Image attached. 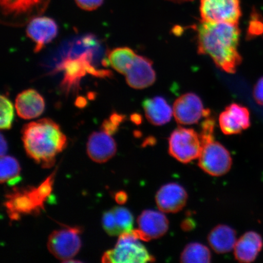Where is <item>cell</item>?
Wrapping results in <instances>:
<instances>
[{
    "mask_svg": "<svg viewBox=\"0 0 263 263\" xmlns=\"http://www.w3.org/2000/svg\"><path fill=\"white\" fill-rule=\"evenodd\" d=\"M127 193L123 191L118 192L115 196V200L120 205L124 204L127 202Z\"/></svg>",
    "mask_w": 263,
    "mask_h": 263,
    "instance_id": "d590c367",
    "label": "cell"
},
{
    "mask_svg": "<svg viewBox=\"0 0 263 263\" xmlns=\"http://www.w3.org/2000/svg\"><path fill=\"white\" fill-rule=\"evenodd\" d=\"M5 203L10 218L18 219L22 215L39 213L44 206L39 201L34 188L28 189H15L7 196Z\"/></svg>",
    "mask_w": 263,
    "mask_h": 263,
    "instance_id": "7c38bea8",
    "label": "cell"
},
{
    "mask_svg": "<svg viewBox=\"0 0 263 263\" xmlns=\"http://www.w3.org/2000/svg\"><path fill=\"white\" fill-rule=\"evenodd\" d=\"M202 21L238 24L241 16L239 0H200Z\"/></svg>",
    "mask_w": 263,
    "mask_h": 263,
    "instance_id": "ba28073f",
    "label": "cell"
},
{
    "mask_svg": "<svg viewBox=\"0 0 263 263\" xmlns=\"http://www.w3.org/2000/svg\"><path fill=\"white\" fill-rule=\"evenodd\" d=\"M187 200L186 191L177 183L164 185L158 191L156 196L158 208L164 213H175L181 211L186 205Z\"/></svg>",
    "mask_w": 263,
    "mask_h": 263,
    "instance_id": "5bb4252c",
    "label": "cell"
},
{
    "mask_svg": "<svg viewBox=\"0 0 263 263\" xmlns=\"http://www.w3.org/2000/svg\"><path fill=\"white\" fill-rule=\"evenodd\" d=\"M103 226L105 231L106 232L108 235L113 236L121 235V232L118 228L112 210L104 213Z\"/></svg>",
    "mask_w": 263,
    "mask_h": 263,
    "instance_id": "83f0119b",
    "label": "cell"
},
{
    "mask_svg": "<svg viewBox=\"0 0 263 263\" xmlns=\"http://www.w3.org/2000/svg\"><path fill=\"white\" fill-rule=\"evenodd\" d=\"M15 108L20 117L25 120H31L41 116L44 112L45 100L35 90H26L16 97Z\"/></svg>",
    "mask_w": 263,
    "mask_h": 263,
    "instance_id": "ac0fdd59",
    "label": "cell"
},
{
    "mask_svg": "<svg viewBox=\"0 0 263 263\" xmlns=\"http://www.w3.org/2000/svg\"><path fill=\"white\" fill-rule=\"evenodd\" d=\"M125 117H126L122 114L114 112L110 115L109 120L117 126L119 127L120 124L124 120Z\"/></svg>",
    "mask_w": 263,
    "mask_h": 263,
    "instance_id": "e575fe53",
    "label": "cell"
},
{
    "mask_svg": "<svg viewBox=\"0 0 263 263\" xmlns=\"http://www.w3.org/2000/svg\"><path fill=\"white\" fill-rule=\"evenodd\" d=\"M202 151L200 136L193 129L179 127L171 134L169 153L174 159L188 163L199 158Z\"/></svg>",
    "mask_w": 263,
    "mask_h": 263,
    "instance_id": "5b68a950",
    "label": "cell"
},
{
    "mask_svg": "<svg viewBox=\"0 0 263 263\" xmlns=\"http://www.w3.org/2000/svg\"><path fill=\"white\" fill-rule=\"evenodd\" d=\"M55 171L52 173L41 185H39L37 189H35L36 193L41 202L44 203L46 200L47 199L52 190V184L54 182Z\"/></svg>",
    "mask_w": 263,
    "mask_h": 263,
    "instance_id": "f546056e",
    "label": "cell"
},
{
    "mask_svg": "<svg viewBox=\"0 0 263 263\" xmlns=\"http://www.w3.org/2000/svg\"><path fill=\"white\" fill-rule=\"evenodd\" d=\"M137 55L133 49L126 47H119L108 51L107 59L108 64L115 70L125 75Z\"/></svg>",
    "mask_w": 263,
    "mask_h": 263,
    "instance_id": "7402d4cb",
    "label": "cell"
},
{
    "mask_svg": "<svg viewBox=\"0 0 263 263\" xmlns=\"http://www.w3.org/2000/svg\"><path fill=\"white\" fill-rule=\"evenodd\" d=\"M139 229L133 230L138 239L144 241L159 239L169 229V221L162 212L153 210H144L137 219Z\"/></svg>",
    "mask_w": 263,
    "mask_h": 263,
    "instance_id": "8fae6325",
    "label": "cell"
},
{
    "mask_svg": "<svg viewBox=\"0 0 263 263\" xmlns=\"http://www.w3.org/2000/svg\"><path fill=\"white\" fill-rule=\"evenodd\" d=\"M195 221L191 218H187L184 220L182 223H181V228L185 232H189L195 229Z\"/></svg>",
    "mask_w": 263,
    "mask_h": 263,
    "instance_id": "836d02e7",
    "label": "cell"
},
{
    "mask_svg": "<svg viewBox=\"0 0 263 263\" xmlns=\"http://www.w3.org/2000/svg\"><path fill=\"white\" fill-rule=\"evenodd\" d=\"M263 34V20L256 13L252 15L249 22L247 37L249 39L257 37Z\"/></svg>",
    "mask_w": 263,
    "mask_h": 263,
    "instance_id": "f1b7e54d",
    "label": "cell"
},
{
    "mask_svg": "<svg viewBox=\"0 0 263 263\" xmlns=\"http://www.w3.org/2000/svg\"><path fill=\"white\" fill-rule=\"evenodd\" d=\"M75 2L81 9L91 11L100 8L104 0H75Z\"/></svg>",
    "mask_w": 263,
    "mask_h": 263,
    "instance_id": "4dcf8cb0",
    "label": "cell"
},
{
    "mask_svg": "<svg viewBox=\"0 0 263 263\" xmlns=\"http://www.w3.org/2000/svg\"><path fill=\"white\" fill-rule=\"evenodd\" d=\"M79 227L55 230L49 236L48 249L55 258L67 262L77 255L81 248Z\"/></svg>",
    "mask_w": 263,
    "mask_h": 263,
    "instance_id": "52a82bcc",
    "label": "cell"
},
{
    "mask_svg": "<svg viewBox=\"0 0 263 263\" xmlns=\"http://www.w3.org/2000/svg\"><path fill=\"white\" fill-rule=\"evenodd\" d=\"M220 127L227 136L239 134L251 126V117L248 108L241 104L233 103L220 114Z\"/></svg>",
    "mask_w": 263,
    "mask_h": 263,
    "instance_id": "4fadbf2b",
    "label": "cell"
},
{
    "mask_svg": "<svg viewBox=\"0 0 263 263\" xmlns=\"http://www.w3.org/2000/svg\"><path fill=\"white\" fill-rule=\"evenodd\" d=\"M58 26L54 21L47 16H37L28 23L26 35L34 43V52H40L46 45L57 37Z\"/></svg>",
    "mask_w": 263,
    "mask_h": 263,
    "instance_id": "9a60e30c",
    "label": "cell"
},
{
    "mask_svg": "<svg viewBox=\"0 0 263 263\" xmlns=\"http://www.w3.org/2000/svg\"><path fill=\"white\" fill-rule=\"evenodd\" d=\"M210 247L217 254H226L234 249L236 241V232L227 225L215 227L208 236Z\"/></svg>",
    "mask_w": 263,
    "mask_h": 263,
    "instance_id": "44dd1931",
    "label": "cell"
},
{
    "mask_svg": "<svg viewBox=\"0 0 263 263\" xmlns=\"http://www.w3.org/2000/svg\"><path fill=\"white\" fill-rule=\"evenodd\" d=\"M117 153V144L113 138L104 131L95 132L88 138L87 153L95 162L103 163Z\"/></svg>",
    "mask_w": 263,
    "mask_h": 263,
    "instance_id": "e0dca14e",
    "label": "cell"
},
{
    "mask_svg": "<svg viewBox=\"0 0 263 263\" xmlns=\"http://www.w3.org/2000/svg\"><path fill=\"white\" fill-rule=\"evenodd\" d=\"M198 165L210 176L219 177L228 173L232 165V159L229 151L215 140L202 146Z\"/></svg>",
    "mask_w": 263,
    "mask_h": 263,
    "instance_id": "8992f818",
    "label": "cell"
},
{
    "mask_svg": "<svg viewBox=\"0 0 263 263\" xmlns=\"http://www.w3.org/2000/svg\"><path fill=\"white\" fill-rule=\"evenodd\" d=\"M118 127L115 125L111 121L108 120H105L103 121V124H102V130L110 135V136H112V135L115 134L117 133L118 129Z\"/></svg>",
    "mask_w": 263,
    "mask_h": 263,
    "instance_id": "d6a6232c",
    "label": "cell"
},
{
    "mask_svg": "<svg viewBox=\"0 0 263 263\" xmlns=\"http://www.w3.org/2000/svg\"><path fill=\"white\" fill-rule=\"evenodd\" d=\"M49 0H0L2 22L12 26H22L41 15Z\"/></svg>",
    "mask_w": 263,
    "mask_h": 263,
    "instance_id": "277c9868",
    "label": "cell"
},
{
    "mask_svg": "<svg viewBox=\"0 0 263 263\" xmlns=\"http://www.w3.org/2000/svg\"><path fill=\"white\" fill-rule=\"evenodd\" d=\"M153 64L149 59L137 55L125 74L127 84L135 89H143L151 86L156 81Z\"/></svg>",
    "mask_w": 263,
    "mask_h": 263,
    "instance_id": "2e32d148",
    "label": "cell"
},
{
    "mask_svg": "<svg viewBox=\"0 0 263 263\" xmlns=\"http://www.w3.org/2000/svg\"><path fill=\"white\" fill-rule=\"evenodd\" d=\"M201 133L200 134V139L201 141L202 146L203 144L215 140L214 132H215V120L210 116L206 117V120L202 123Z\"/></svg>",
    "mask_w": 263,
    "mask_h": 263,
    "instance_id": "4316f807",
    "label": "cell"
},
{
    "mask_svg": "<svg viewBox=\"0 0 263 263\" xmlns=\"http://www.w3.org/2000/svg\"><path fill=\"white\" fill-rule=\"evenodd\" d=\"M0 180L2 183L15 185L21 180V166L15 158L11 156L1 157L0 160Z\"/></svg>",
    "mask_w": 263,
    "mask_h": 263,
    "instance_id": "cb8c5ba5",
    "label": "cell"
},
{
    "mask_svg": "<svg viewBox=\"0 0 263 263\" xmlns=\"http://www.w3.org/2000/svg\"><path fill=\"white\" fill-rule=\"evenodd\" d=\"M118 229L121 233L133 231L134 217L129 210L116 206L112 209Z\"/></svg>",
    "mask_w": 263,
    "mask_h": 263,
    "instance_id": "d4e9b609",
    "label": "cell"
},
{
    "mask_svg": "<svg viewBox=\"0 0 263 263\" xmlns=\"http://www.w3.org/2000/svg\"><path fill=\"white\" fill-rule=\"evenodd\" d=\"M262 248L263 240L259 233L253 231L246 232L236 242L235 258L240 262H254Z\"/></svg>",
    "mask_w": 263,
    "mask_h": 263,
    "instance_id": "d6986e66",
    "label": "cell"
},
{
    "mask_svg": "<svg viewBox=\"0 0 263 263\" xmlns=\"http://www.w3.org/2000/svg\"><path fill=\"white\" fill-rule=\"evenodd\" d=\"M0 143H1V149H0V151H1V157L5 156L6 153H7L8 144L3 134L1 135V141H0Z\"/></svg>",
    "mask_w": 263,
    "mask_h": 263,
    "instance_id": "8d00e7d4",
    "label": "cell"
},
{
    "mask_svg": "<svg viewBox=\"0 0 263 263\" xmlns=\"http://www.w3.org/2000/svg\"><path fill=\"white\" fill-rule=\"evenodd\" d=\"M131 120L136 124H140L141 123V118L140 115L137 114L131 115Z\"/></svg>",
    "mask_w": 263,
    "mask_h": 263,
    "instance_id": "f35d334b",
    "label": "cell"
},
{
    "mask_svg": "<svg viewBox=\"0 0 263 263\" xmlns=\"http://www.w3.org/2000/svg\"><path fill=\"white\" fill-rule=\"evenodd\" d=\"M180 258L181 262H210L212 261V254L206 246L201 243L191 242L185 246Z\"/></svg>",
    "mask_w": 263,
    "mask_h": 263,
    "instance_id": "603a6c76",
    "label": "cell"
},
{
    "mask_svg": "<svg viewBox=\"0 0 263 263\" xmlns=\"http://www.w3.org/2000/svg\"><path fill=\"white\" fill-rule=\"evenodd\" d=\"M253 95L256 103L263 106V77L255 85Z\"/></svg>",
    "mask_w": 263,
    "mask_h": 263,
    "instance_id": "1f68e13d",
    "label": "cell"
},
{
    "mask_svg": "<svg viewBox=\"0 0 263 263\" xmlns=\"http://www.w3.org/2000/svg\"><path fill=\"white\" fill-rule=\"evenodd\" d=\"M142 106L147 120L154 126H163L172 120L173 108L162 97L146 98Z\"/></svg>",
    "mask_w": 263,
    "mask_h": 263,
    "instance_id": "ffe728a7",
    "label": "cell"
},
{
    "mask_svg": "<svg viewBox=\"0 0 263 263\" xmlns=\"http://www.w3.org/2000/svg\"><path fill=\"white\" fill-rule=\"evenodd\" d=\"M92 52L87 51L76 58L65 59L59 64L57 70L64 71V79L61 84L64 93L78 91L81 79L89 73L92 67L91 61Z\"/></svg>",
    "mask_w": 263,
    "mask_h": 263,
    "instance_id": "9c48e42d",
    "label": "cell"
},
{
    "mask_svg": "<svg viewBox=\"0 0 263 263\" xmlns=\"http://www.w3.org/2000/svg\"><path fill=\"white\" fill-rule=\"evenodd\" d=\"M14 120V107L9 99L2 95L1 97V120L0 127L2 130L11 129Z\"/></svg>",
    "mask_w": 263,
    "mask_h": 263,
    "instance_id": "484cf974",
    "label": "cell"
},
{
    "mask_svg": "<svg viewBox=\"0 0 263 263\" xmlns=\"http://www.w3.org/2000/svg\"><path fill=\"white\" fill-rule=\"evenodd\" d=\"M173 108L174 117L180 124H196L202 117L210 115V110L205 109L200 98L193 93L183 94L177 98Z\"/></svg>",
    "mask_w": 263,
    "mask_h": 263,
    "instance_id": "30bf717a",
    "label": "cell"
},
{
    "mask_svg": "<svg viewBox=\"0 0 263 263\" xmlns=\"http://www.w3.org/2000/svg\"><path fill=\"white\" fill-rule=\"evenodd\" d=\"M22 134L28 156L44 168L54 165L55 157L67 144L60 126L49 118L25 124Z\"/></svg>",
    "mask_w": 263,
    "mask_h": 263,
    "instance_id": "7a4b0ae2",
    "label": "cell"
},
{
    "mask_svg": "<svg viewBox=\"0 0 263 263\" xmlns=\"http://www.w3.org/2000/svg\"><path fill=\"white\" fill-rule=\"evenodd\" d=\"M76 105L77 106L80 108H83L87 106V100L84 97H79L76 101Z\"/></svg>",
    "mask_w": 263,
    "mask_h": 263,
    "instance_id": "74e56055",
    "label": "cell"
},
{
    "mask_svg": "<svg viewBox=\"0 0 263 263\" xmlns=\"http://www.w3.org/2000/svg\"><path fill=\"white\" fill-rule=\"evenodd\" d=\"M133 231L121 233L114 249L105 253L103 262L144 263L155 261L147 249L139 241Z\"/></svg>",
    "mask_w": 263,
    "mask_h": 263,
    "instance_id": "3957f363",
    "label": "cell"
},
{
    "mask_svg": "<svg viewBox=\"0 0 263 263\" xmlns=\"http://www.w3.org/2000/svg\"><path fill=\"white\" fill-rule=\"evenodd\" d=\"M196 29L198 53L209 55L219 68L235 73L242 62L238 24L202 21Z\"/></svg>",
    "mask_w": 263,
    "mask_h": 263,
    "instance_id": "6da1fadb",
    "label": "cell"
}]
</instances>
